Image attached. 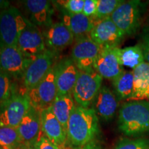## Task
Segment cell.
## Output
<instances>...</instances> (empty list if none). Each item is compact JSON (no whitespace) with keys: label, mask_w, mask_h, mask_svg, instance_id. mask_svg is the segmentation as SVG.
<instances>
[{"label":"cell","mask_w":149,"mask_h":149,"mask_svg":"<svg viewBox=\"0 0 149 149\" xmlns=\"http://www.w3.org/2000/svg\"><path fill=\"white\" fill-rule=\"evenodd\" d=\"M66 133L67 139L76 148L94 141L99 133V119L94 110L76 107L68 120Z\"/></svg>","instance_id":"cell-1"},{"label":"cell","mask_w":149,"mask_h":149,"mask_svg":"<svg viewBox=\"0 0 149 149\" xmlns=\"http://www.w3.org/2000/svg\"><path fill=\"white\" fill-rule=\"evenodd\" d=\"M118 128L130 137L149 132V102L134 100L123 104L119 111Z\"/></svg>","instance_id":"cell-2"},{"label":"cell","mask_w":149,"mask_h":149,"mask_svg":"<svg viewBox=\"0 0 149 149\" xmlns=\"http://www.w3.org/2000/svg\"><path fill=\"white\" fill-rule=\"evenodd\" d=\"M30 23L15 7L0 10V48L17 46L19 37Z\"/></svg>","instance_id":"cell-3"},{"label":"cell","mask_w":149,"mask_h":149,"mask_svg":"<svg viewBox=\"0 0 149 149\" xmlns=\"http://www.w3.org/2000/svg\"><path fill=\"white\" fill-rule=\"evenodd\" d=\"M143 5L140 1H122L110 18L125 35H133L140 26Z\"/></svg>","instance_id":"cell-4"},{"label":"cell","mask_w":149,"mask_h":149,"mask_svg":"<svg viewBox=\"0 0 149 149\" xmlns=\"http://www.w3.org/2000/svg\"><path fill=\"white\" fill-rule=\"evenodd\" d=\"M102 78L95 70H79L72 92L74 102L80 107L89 108L102 88Z\"/></svg>","instance_id":"cell-5"},{"label":"cell","mask_w":149,"mask_h":149,"mask_svg":"<svg viewBox=\"0 0 149 149\" xmlns=\"http://www.w3.org/2000/svg\"><path fill=\"white\" fill-rule=\"evenodd\" d=\"M31 106L27 92H16L0 106V126L17 128Z\"/></svg>","instance_id":"cell-6"},{"label":"cell","mask_w":149,"mask_h":149,"mask_svg":"<svg viewBox=\"0 0 149 149\" xmlns=\"http://www.w3.org/2000/svg\"><path fill=\"white\" fill-rule=\"evenodd\" d=\"M27 93L31 107L34 109L41 112L51 107L57 95L54 66L44 79Z\"/></svg>","instance_id":"cell-7"},{"label":"cell","mask_w":149,"mask_h":149,"mask_svg":"<svg viewBox=\"0 0 149 149\" xmlns=\"http://www.w3.org/2000/svg\"><path fill=\"white\" fill-rule=\"evenodd\" d=\"M33 60L24 55L17 46L0 48V71L13 79L23 77Z\"/></svg>","instance_id":"cell-8"},{"label":"cell","mask_w":149,"mask_h":149,"mask_svg":"<svg viewBox=\"0 0 149 149\" xmlns=\"http://www.w3.org/2000/svg\"><path fill=\"white\" fill-rule=\"evenodd\" d=\"M55 58L56 52L47 48L42 54L33 59L22 77L26 92L32 90L44 79L53 67Z\"/></svg>","instance_id":"cell-9"},{"label":"cell","mask_w":149,"mask_h":149,"mask_svg":"<svg viewBox=\"0 0 149 149\" xmlns=\"http://www.w3.org/2000/svg\"><path fill=\"white\" fill-rule=\"evenodd\" d=\"M101 48L102 46L91 40L89 36L82 37L75 40L72 48L71 59L79 70H93Z\"/></svg>","instance_id":"cell-10"},{"label":"cell","mask_w":149,"mask_h":149,"mask_svg":"<svg viewBox=\"0 0 149 149\" xmlns=\"http://www.w3.org/2000/svg\"><path fill=\"white\" fill-rule=\"evenodd\" d=\"M118 46H104L94 64V70L102 78L113 81L124 71Z\"/></svg>","instance_id":"cell-11"},{"label":"cell","mask_w":149,"mask_h":149,"mask_svg":"<svg viewBox=\"0 0 149 149\" xmlns=\"http://www.w3.org/2000/svg\"><path fill=\"white\" fill-rule=\"evenodd\" d=\"M17 47L24 55L31 59H35L47 49L42 31L31 22L19 37Z\"/></svg>","instance_id":"cell-12"},{"label":"cell","mask_w":149,"mask_h":149,"mask_svg":"<svg viewBox=\"0 0 149 149\" xmlns=\"http://www.w3.org/2000/svg\"><path fill=\"white\" fill-rule=\"evenodd\" d=\"M55 71L57 96L72 94L79 70L71 58L66 57L54 65Z\"/></svg>","instance_id":"cell-13"},{"label":"cell","mask_w":149,"mask_h":149,"mask_svg":"<svg viewBox=\"0 0 149 149\" xmlns=\"http://www.w3.org/2000/svg\"><path fill=\"white\" fill-rule=\"evenodd\" d=\"M122 32L110 17L100 19L91 31L89 37L102 47L118 46L124 37Z\"/></svg>","instance_id":"cell-14"},{"label":"cell","mask_w":149,"mask_h":149,"mask_svg":"<svg viewBox=\"0 0 149 149\" xmlns=\"http://www.w3.org/2000/svg\"><path fill=\"white\" fill-rule=\"evenodd\" d=\"M40 120L44 135L60 148H65L64 146L67 140L66 131L54 115L51 107L40 112Z\"/></svg>","instance_id":"cell-15"},{"label":"cell","mask_w":149,"mask_h":149,"mask_svg":"<svg viewBox=\"0 0 149 149\" xmlns=\"http://www.w3.org/2000/svg\"><path fill=\"white\" fill-rule=\"evenodd\" d=\"M17 128L23 144L34 146L42 135L40 111L31 106Z\"/></svg>","instance_id":"cell-16"},{"label":"cell","mask_w":149,"mask_h":149,"mask_svg":"<svg viewBox=\"0 0 149 149\" xmlns=\"http://www.w3.org/2000/svg\"><path fill=\"white\" fill-rule=\"evenodd\" d=\"M43 35L48 49L55 52L71 45L74 40L72 33L62 22L51 24L46 28Z\"/></svg>","instance_id":"cell-17"},{"label":"cell","mask_w":149,"mask_h":149,"mask_svg":"<svg viewBox=\"0 0 149 149\" xmlns=\"http://www.w3.org/2000/svg\"><path fill=\"white\" fill-rule=\"evenodd\" d=\"M93 108L97 117L106 122L112 120L118 108L115 95L107 86H102L93 102Z\"/></svg>","instance_id":"cell-18"},{"label":"cell","mask_w":149,"mask_h":149,"mask_svg":"<svg viewBox=\"0 0 149 149\" xmlns=\"http://www.w3.org/2000/svg\"><path fill=\"white\" fill-rule=\"evenodd\" d=\"M24 6L30 17L29 20L37 27L47 28L52 24L53 10L50 1L46 0H27L24 2Z\"/></svg>","instance_id":"cell-19"},{"label":"cell","mask_w":149,"mask_h":149,"mask_svg":"<svg viewBox=\"0 0 149 149\" xmlns=\"http://www.w3.org/2000/svg\"><path fill=\"white\" fill-rule=\"evenodd\" d=\"M62 23L70 30L74 40L89 36L95 26L92 19L83 13L73 14L67 11L63 13Z\"/></svg>","instance_id":"cell-20"},{"label":"cell","mask_w":149,"mask_h":149,"mask_svg":"<svg viewBox=\"0 0 149 149\" xmlns=\"http://www.w3.org/2000/svg\"><path fill=\"white\" fill-rule=\"evenodd\" d=\"M75 107L72 94L57 96L51 107L54 115L66 131H67L68 120Z\"/></svg>","instance_id":"cell-21"},{"label":"cell","mask_w":149,"mask_h":149,"mask_svg":"<svg viewBox=\"0 0 149 149\" xmlns=\"http://www.w3.org/2000/svg\"><path fill=\"white\" fill-rule=\"evenodd\" d=\"M134 94L132 99L149 98V64L144 61L133 70Z\"/></svg>","instance_id":"cell-22"},{"label":"cell","mask_w":149,"mask_h":149,"mask_svg":"<svg viewBox=\"0 0 149 149\" xmlns=\"http://www.w3.org/2000/svg\"><path fill=\"white\" fill-rule=\"evenodd\" d=\"M117 97L120 100H132L134 94V78L133 71L124 70L113 81Z\"/></svg>","instance_id":"cell-23"},{"label":"cell","mask_w":149,"mask_h":149,"mask_svg":"<svg viewBox=\"0 0 149 149\" xmlns=\"http://www.w3.org/2000/svg\"><path fill=\"white\" fill-rule=\"evenodd\" d=\"M120 59L122 66L128 67L133 70L145 61L140 45L120 48Z\"/></svg>","instance_id":"cell-24"},{"label":"cell","mask_w":149,"mask_h":149,"mask_svg":"<svg viewBox=\"0 0 149 149\" xmlns=\"http://www.w3.org/2000/svg\"><path fill=\"white\" fill-rule=\"evenodd\" d=\"M22 144L17 128L0 126V149H18Z\"/></svg>","instance_id":"cell-25"},{"label":"cell","mask_w":149,"mask_h":149,"mask_svg":"<svg viewBox=\"0 0 149 149\" xmlns=\"http://www.w3.org/2000/svg\"><path fill=\"white\" fill-rule=\"evenodd\" d=\"M17 91L13 79L0 71V106L8 101Z\"/></svg>","instance_id":"cell-26"},{"label":"cell","mask_w":149,"mask_h":149,"mask_svg":"<svg viewBox=\"0 0 149 149\" xmlns=\"http://www.w3.org/2000/svg\"><path fill=\"white\" fill-rule=\"evenodd\" d=\"M122 2L120 0H97L95 16L99 19L110 17L115 9Z\"/></svg>","instance_id":"cell-27"},{"label":"cell","mask_w":149,"mask_h":149,"mask_svg":"<svg viewBox=\"0 0 149 149\" xmlns=\"http://www.w3.org/2000/svg\"><path fill=\"white\" fill-rule=\"evenodd\" d=\"M114 149H149V139H122L118 141Z\"/></svg>","instance_id":"cell-28"},{"label":"cell","mask_w":149,"mask_h":149,"mask_svg":"<svg viewBox=\"0 0 149 149\" xmlns=\"http://www.w3.org/2000/svg\"><path fill=\"white\" fill-rule=\"evenodd\" d=\"M85 0H68L60 3L62 4L65 10L70 13H82Z\"/></svg>","instance_id":"cell-29"},{"label":"cell","mask_w":149,"mask_h":149,"mask_svg":"<svg viewBox=\"0 0 149 149\" xmlns=\"http://www.w3.org/2000/svg\"><path fill=\"white\" fill-rule=\"evenodd\" d=\"M33 147L35 149H63L50 141L46 136L41 135L38 141L34 144Z\"/></svg>","instance_id":"cell-30"},{"label":"cell","mask_w":149,"mask_h":149,"mask_svg":"<svg viewBox=\"0 0 149 149\" xmlns=\"http://www.w3.org/2000/svg\"><path fill=\"white\" fill-rule=\"evenodd\" d=\"M97 0H85L82 13L88 17L95 16L96 13Z\"/></svg>","instance_id":"cell-31"},{"label":"cell","mask_w":149,"mask_h":149,"mask_svg":"<svg viewBox=\"0 0 149 149\" xmlns=\"http://www.w3.org/2000/svg\"><path fill=\"white\" fill-rule=\"evenodd\" d=\"M140 46L144 53L145 61H146V62L149 64V33H146L143 37Z\"/></svg>","instance_id":"cell-32"},{"label":"cell","mask_w":149,"mask_h":149,"mask_svg":"<svg viewBox=\"0 0 149 149\" xmlns=\"http://www.w3.org/2000/svg\"><path fill=\"white\" fill-rule=\"evenodd\" d=\"M80 149H102L101 146L96 142L95 141H92L88 144L84 145Z\"/></svg>","instance_id":"cell-33"},{"label":"cell","mask_w":149,"mask_h":149,"mask_svg":"<svg viewBox=\"0 0 149 149\" xmlns=\"http://www.w3.org/2000/svg\"><path fill=\"white\" fill-rule=\"evenodd\" d=\"M10 6V2L8 1L5 0H0V10H3L5 9L8 8Z\"/></svg>","instance_id":"cell-34"},{"label":"cell","mask_w":149,"mask_h":149,"mask_svg":"<svg viewBox=\"0 0 149 149\" xmlns=\"http://www.w3.org/2000/svg\"><path fill=\"white\" fill-rule=\"evenodd\" d=\"M18 149H35L33 146H29V145L26 144H22L21 146Z\"/></svg>","instance_id":"cell-35"},{"label":"cell","mask_w":149,"mask_h":149,"mask_svg":"<svg viewBox=\"0 0 149 149\" xmlns=\"http://www.w3.org/2000/svg\"><path fill=\"white\" fill-rule=\"evenodd\" d=\"M63 149H80L79 148H64Z\"/></svg>","instance_id":"cell-36"},{"label":"cell","mask_w":149,"mask_h":149,"mask_svg":"<svg viewBox=\"0 0 149 149\" xmlns=\"http://www.w3.org/2000/svg\"><path fill=\"white\" fill-rule=\"evenodd\" d=\"M148 99H149V98H148Z\"/></svg>","instance_id":"cell-37"}]
</instances>
